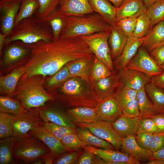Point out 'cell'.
<instances>
[{"instance_id": "cell-1", "label": "cell", "mask_w": 164, "mask_h": 164, "mask_svg": "<svg viewBox=\"0 0 164 164\" xmlns=\"http://www.w3.org/2000/svg\"><path fill=\"white\" fill-rule=\"evenodd\" d=\"M26 44L30 49V56L23 66L25 71L22 78L53 75L70 61L94 55L79 36Z\"/></svg>"}, {"instance_id": "cell-2", "label": "cell", "mask_w": 164, "mask_h": 164, "mask_svg": "<svg viewBox=\"0 0 164 164\" xmlns=\"http://www.w3.org/2000/svg\"><path fill=\"white\" fill-rule=\"evenodd\" d=\"M54 87L56 90L51 95L62 107L95 108L99 103L90 82L81 78H70Z\"/></svg>"}, {"instance_id": "cell-3", "label": "cell", "mask_w": 164, "mask_h": 164, "mask_svg": "<svg viewBox=\"0 0 164 164\" xmlns=\"http://www.w3.org/2000/svg\"><path fill=\"white\" fill-rule=\"evenodd\" d=\"M53 39V34L49 25L43 19L33 15L22 20L14 26L6 38L5 44L16 41L29 44L41 40Z\"/></svg>"}, {"instance_id": "cell-4", "label": "cell", "mask_w": 164, "mask_h": 164, "mask_svg": "<svg viewBox=\"0 0 164 164\" xmlns=\"http://www.w3.org/2000/svg\"><path fill=\"white\" fill-rule=\"evenodd\" d=\"M64 27L60 38H66L111 30L112 26L97 13L80 15H65Z\"/></svg>"}, {"instance_id": "cell-5", "label": "cell", "mask_w": 164, "mask_h": 164, "mask_svg": "<svg viewBox=\"0 0 164 164\" xmlns=\"http://www.w3.org/2000/svg\"><path fill=\"white\" fill-rule=\"evenodd\" d=\"M38 75L22 78L14 95L26 109L44 106L49 101H54V98L43 88Z\"/></svg>"}, {"instance_id": "cell-6", "label": "cell", "mask_w": 164, "mask_h": 164, "mask_svg": "<svg viewBox=\"0 0 164 164\" xmlns=\"http://www.w3.org/2000/svg\"><path fill=\"white\" fill-rule=\"evenodd\" d=\"M50 152L49 148L38 138L30 135L15 142L13 149L14 158L23 163H32Z\"/></svg>"}, {"instance_id": "cell-7", "label": "cell", "mask_w": 164, "mask_h": 164, "mask_svg": "<svg viewBox=\"0 0 164 164\" xmlns=\"http://www.w3.org/2000/svg\"><path fill=\"white\" fill-rule=\"evenodd\" d=\"M111 30L79 36L87 44L95 56L112 71L114 69L108 43Z\"/></svg>"}, {"instance_id": "cell-8", "label": "cell", "mask_w": 164, "mask_h": 164, "mask_svg": "<svg viewBox=\"0 0 164 164\" xmlns=\"http://www.w3.org/2000/svg\"><path fill=\"white\" fill-rule=\"evenodd\" d=\"M45 122L36 108L26 109L23 113L15 115L13 122L12 135L15 142L29 136V131L36 127L43 126Z\"/></svg>"}, {"instance_id": "cell-9", "label": "cell", "mask_w": 164, "mask_h": 164, "mask_svg": "<svg viewBox=\"0 0 164 164\" xmlns=\"http://www.w3.org/2000/svg\"><path fill=\"white\" fill-rule=\"evenodd\" d=\"M76 125L88 128L95 136L109 142L116 149L121 148L122 138L114 129L112 123L100 120Z\"/></svg>"}, {"instance_id": "cell-10", "label": "cell", "mask_w": 164, "mask_h": 164, "mask_svg": "<svg viewBox=\"0 0 164 164\" xmlns=\"http://www.w3.org/2000/svg\"><path fill=\"white\" fill-rule=\"evenodd\" d=\"M125 68L138 70L151 77L163 72L142 45Z\"/></svg>"}, {"instance_id": "cell-11", "label": "cell", "mask_w": 164, "mask_h": 164, "mask_svg": "<svg viewBox=\"0 0 164 164\" xmlns=\"http://www.w3.org/2000/svg\"><path fill=\"white\" fill-rule=\"evenodd\" d=\"M90 83L99 102L114 97L121 84L118 73L114 70L110 75Z\"/></svg>"}, {"instance_id": "cell-12", "label": "cell", "mask_w": 164, "mask_h": 164, "mask_svg": "<svg viewBox=\"0 0 164 164\" xmlns=\"http://www.w3.org/2000/svg\"><path fill=\"white\" fill-rule=\"evenodd\" d=\"M22 2V0H0V33L7 36L12 29Z\"/></svg>"}, {"instance_id": "cell-13", "label": "cell", "mask_w": 164, "mask_h": 164, "mask_svg": "<svg viewBox=\"0 0 164 164\" xmlns=\"http://www.w3.org/2000/svg\"><path fill=\"white\" fill-rule=\"evenodd\" d=\"M36 108L44 122H51L76 130V125L69 118L65 111L55 107L45 105Z\"/></svg>"}, {"instance_id": "cell-14", "label": "cell", "mask_w": 164, "mask_h": 164, "mask_svg": "<svg viewBox=\"0 0 164 164\" xmlns=\"http://www.w3.org/2000/svg\"><path fill=\"white\" fill-rule=\"evenodd\" d=\"M118 73L122 85L137 91L151 81V77L137 70L124 68Z\"/></svg>"}, {"instance_id": "cell-15", "label": "cell", "mask_w": 164, "mask_h": 164, "mask_svg": "<svg viewBox=\"0 0 164 164\" xmlns=\"http://www.w3.org/2000/svg\"><path fill=\"white\" fill-rule=\"evenodd\" d=\"M28 134L36 136L42 141L50 149L54 159L67 151L61 140L45 129L43 126L35 128L29 131Z\"/></svg>"}, {"instance_id": "cell-16", "label": "cell", "mask_w": 164, "mask_h": 164, "mask_svg": "<svg viewBox=\"0 0 164 164\" xmlns=\"http://www.w3.org/2000/svg\"><path fill=\"white\" fill-rule=\"evenodd\" d=\"M145 36L136 38H128L126 43L120 55L113 61L114 68L119 71L125 67L136 54L143 43Z\"/></svg>"}, {"instance_id": "cell-17", "label": "cell", "mask_w": 164, "mask_h": 164, "mask_svg": "<svg viewBox=\"0 0 164 164\" xmlns=\"http://www.w3.org/2000/svg\"><path fill=\"white\" fill-rule=\"evenodd\" d=\"M84 148L93 152L104 160L106 164L112 162H118L120 164H139L140 162L132 156L123 152L113 149H102L88 145Z\"/></svg>"}, {"instance_id": "cell-18", "label": "cell", "mask_w": 164, "mask_h": 164, "mask_svg": "<svg viewBox=\"0 0 164 164\" xmlns=\"http://www.w3.org/2000/svg\"><path fill=\"white\" fill-rule=\"evenodd\" d=\"M96 107L101 120L112 123L122 115L121 110L114 97L100 102Z\"/></svg>"}, {"instance_id": "cell-19", "label": "cell", "mask_w": 164, "mask_h": 164, "mask_svg": "<svg viewBox=\"0 0 164 164\" xmlns=\"http://www.w3.org/2000/svg\"><path fill=\"white\" fill-rule=\"evenodd\" d=\"M58 9L66 16L80 15L94 13L88 0H60Z\"/></svg>"}, {"instance_id": "cell-20", "label": "cell", "mask_w": 164, "mask_h": 164, "mask_svg": "<svg viewBox=\"0 0 164 164\" xmlns=\"http://www.w3.org/2000/svg\"><path fill=\"white\" fill-rule=\"evenodd\" d=\"M121 148L123 152L132 156L139 162L149 161L152 159L153 153L140 146L134 136L122 138Z\"/></svg>"}, {"instance_id": "cell-21", "label": "cell", "mask_w": 164, "mask_h": 164, "mask_svg": "<svg viewBox=\"0 0 164 164\" xmlns=\"http://www.w3.org/2000/svg\"><path fill=\"white\" fill-rule=\"evenodd\" d=\"M65 111L75 125L101 120L97 115L96 107H80L66 109Z\"/></svg>"}, {"instance_id": "cell-22", "label": "cell", "mask_w": 164, "mask_h": 164, "mask_svg": "<svg viewBox=\"0 0 164 164\" xmlns=\"http://www.w3.org/2000/svg\"><path fill=\"white\" fill-rule=\"evenodd\" d=\"M94 56L78 59L67 63L66 65L72 77H80L89 83Z\"/></svg>"}, {"instance_id": "cell-23", "label": "cell", "mask_w": 164, "mask_h": 164, "mask_svg": "<svg viewBox=\"0 0 164 164\" xmlns=\"http://www.w3.org/2000/svg\"><path fill=\"white\" fill-rule=\"evenodd\" d=\"M94 12L98 14L111 26L116 25L117 8L108 0H88Z\"/></svg>"}, {"instance_id": "cell-24", "label": "cell", "mask_w": 164, "mask_h": 164, "mask_svg": "<svg viewBox=\"0 0 164 164\" xmlns=\"http://www.w3.org/2000/svg\"><path fill=\"white\" fill-rule=\"evenodd\" d=\"M146 9L143 0H124L117 8V20L126 17L137 18L145 12Z\"/></svg>"}, {"instance_id": "cell-25", "label": "cell", "mask_w": 164, "mask_h": 164, "mask_svg": "<svg viewBox=\"0 0 164 164\" xmlns=\"http://www.w3.org/2000/svg\"><path fill=\"white\" fill-rule=\"evenodd\" d=\"M141 117L129 118L122 115L112 123L116 131L122 138L136 135Z\"/></svg>"}, {"instance_id": "cell-26", "label": "cell", "mask_w": 164, "mask_h": 164, "mask_svg": "<svg viewBox=\"0 0 164 164\" xmlns=\"http://www.w3.org/2000/svg\"><path fill=\"white\" fill-rule=\"evenodd\" d=\"M128 37L116 25L112 27L108 39L111 58L113 60L121 54Z\"/></svg>"}, {"instance_id": "cell-27", "label": "cell", "mask_w": 164, "mask_h": 164, "mask_svg": "<svg viewBox=\"0 0 164 164\" xmlns=\"http://www.w3.org/2000/svg\"><path fill=\"white\" fill-rule=\"evenodd\" d=\"M25 71L23 66L18 67L8 74L1 77L0 78L1 94H6L10 97L13 96L18 81L24 74Z\"/></svg>"}, {"instance_id": "cell-28", "label": "cell", "mask_w": 164, "mask_h": 164, "mask_svg": "<svg viewBox=\"0 0 164 164\" xmlns=\"http://www.w3.org/2000/svg\"><path fill=\"white\" fill-rule=\"evenodd\" d=\"M164 45V20L151 28L145 36L142 45L148 53L154 48Z\"/></svg>"}, {"instance_id": "cell-29", "label": "cell", "mask_w": 164, "mask_h": 164, "mask_svg": "<svg viewBox=\"0 0 164 164\" xmlns=\"http://www.w3.org/2000/svg\"><path fill=\"white\" fill-rule=\"evenodd\" d=\"M26 44V47L22 46V44H14L8 47L6 49L3 55V63L5 65L11 64L29 54L30 49L27 45Z\"/></svg>"}, {"instance_id": "cell-30", "label": "cell", "mask_w": 164, "mask_h": 164, "mask_svg": "<svg viewBox=\"0 0 164 164\" xmlns=\"http://www.w3.org/2000/svg\"><path fill=\"white\" fill-rule=\"evenodd\" d=\"M76 131L80 138L88 145L104 149H116L109 142L95 136L86 128L77 126Z\"/></svg>"}, {"instance_id": "cell-31", "label": "cell", "mask_w": 164, "mask_h": 164, "mask_svg": "<svg viewBox=\"0 0 164 164\" xmlns=\"http://www.w3.org/2000/svg\"><path fill=\"white\" fill-rule=\"evenodd\" d=\"M137 98L142 118H151L160 114L153 103L148 99L144 88L137 91Z\"/></svg>"}, {"instance_id": "cell-32", "label": "cell", "mask_w": 164, "mask_h": 164, "mask_svg": "<svg viewBox=\"0 0 164 164\" xmlns=\"http://www.w3.org/2000/svg\"><path fill=\"white\" fill-rule=\"evenodd\" d=\"M43 19L50 27L53 36V39L60 38L64 27L65 20V15L56 9Z\"/></svg>"}, {"instance_id": "cell-33", "label": "cell", "mask_w": 164, "mask_h": 164, "mask_svg": "<svg viewBox=\"0 0 164 164\" xmlns=\"http://www.w3.org/2000/svg\"><path fill=\"white\" fill-rule=\"evenodd\" d=\"M144 90L160 113H164V91L151 82L147 84Z\"/></svg>"}, {"instance_id": "cell-34", "label": "cell", "mask_w": 164, "mask_h": 164, "mask_svg": "<svg viewBox=\"0 0 164 164\" xmlns=\"http://www.w3.org/2000/svg\"><path fill=\"white\" fill-rule=\"evenodd\" d=\"M17 99L9 96H0V112L10 113L15 115L21 114L26 110Z\"/></svg>"}, {"instance_id": "cell-35", "label": "cell", "mask_w": 164, "mask_h": 164, "mask_svg": "<svg viewBox=\"0 0 164 164\" xmlns=\"http://www.w3.org/2000/svg\"><path fill=\"white\" fill-rule=\"evenodd\" d=\"M15 141L13 137L0 139V164L15 163L13 154V149Z\"/></svg>"}, {"instance_id": "cell-36", "label": "cell", "mask_w": 164, "mask_h": 164, "mask_svg": "<svg viewBox=\"0 0 164 164\" xmlns=\"http://www.w3.org/2000/svg\"><path fill=\"white\" fill-rule=\"evenodd\" d=\"M145 13L150 21L151 28L164 20V0H157L146 8Z\"/></svg>"}, {"instance_id": "cell-37", "label": "cell", "mask_w": 164, "mask_h": 164, "mask_svg": "<svg viewBox=\"0 0 164 164\" xmlns=\"http://www.w3.org/2000/svg\"><path fill=\"white\" fill-rule=\"evenodd\" d=\"M39 6L38 0H22L15 19L14 26L17 25L22 20L33 16Z\"/></svg>"}, {"instance_id": "cell-38", "label": "cell", "mask_w": 164, "mask_h": 164, "mask_svg": "<svg viewBox=\"0 0 164 164\" xmlns=\"http://www.w3.org/2000/svg\"><path fill=\"white\" fill-rule=\"evenodd\" d=\"M137 91L127 87L121 84L114 97L122 110L128 102L137 97Z\"/></svg>"}, {"instance_id": "cell-39", "label": "cell", "mask_w": 164, "mask_h": 164, "mask_svg": "<svg viewBox=\"0 0 164 164\" xmlns=\"http://www.w3.org/2000/svg\"><path fill=\"white\" fill-rule=\"evenodd\" d=\"M111 73L104 63L94 56L91 70L90 81H97L110 75Z\"/></svg>"}, {"instance_id": "cell-40", "label": "cell", "mask_w": 164, "mask_h": 164, "mask_svg": "<svg viewBox=\"0 0 164 164\" xmlns=\"http://www.w3.org/2000/svg\"><path fill=\"white\" fill-rule=\"evenodd\" d=\"M61 141L67 151L80 149L88 145L82 141L77 133H68L63 137Z\"/></svg>"}, {"instance_id": "cell-41", "label": "cell", "mask_w": 164, "mask_h": 164, "mask_svg": "<svg viewBox=\"0 0 164 164\" xmlns=\"http://www.w3.org/2000/svg\"><path fill=\"white\" fill-rule=\"evenodd\" d=\"M15 115L10 113L0 112V138L12 135L13 122Z\"/></svg>"}, {"instance_id": "cell-42", "label": "cell", "mask_w": 164, "mask_h": 164, "mask_svg": "<svg viewBox=\"0 0 164 164\" xmlns=\"http://www.w3.org/2000/svg\"><path fill=\"white\" fill-rule=\"evenodd\" d=\"M39 6L34 15L43 19L56 9L60 0H38Z\"/></svg>"}, {"instance_id": "cell-43", "label": "cell", "mask_w": 164, "mask_h": 164, "mask_svg": "<svg viewBox=\"0 0 164 164\" xmlns=\"http://www.w3.org/2000/svg\"><path fill=\"white\" fill-rule=\"evenodd\" d=\"M151 29L149 20L145 12L137 18L133 36L136 38L144 37Z\"/></svg>"}, {"instance_id": "cell-44", "label": "cell", "mask_w": 164, "mask_h": 164, "mask_svg": "<svg viewBox=\"0 0 164 164\" xmlns=\"http://www.w3.org/2000/svg\"><path fill=\"white\" fill-rule=\"evenodd\" d=\"M43 127L61 140L64 136L68 133H77L76 130L57 125L51 122H45Z\"/></svg>"}, {"instance_id": "cell-45", "label": "cell", "mask_w": 164, "mask_h": 164, "mask_svg": "<svg viewBox=\"0 0 164 164\" xmlns=\"http://www.w3.org/2000/svg\"><path fill=\"white\" fill-rule=\"evenodd\" d=\"M137 18L126 17L117 20L116 25L128 38L133 36Z\"/></svg>"}, {"instance_id": "cell-46", "label": "cell", "mask_w": 164, "mask_h": 164, "mask_svg": "<svg viewBox=\"0 0 164 164\" xmlns=\"http://www.w3.org/2000/svg\"><path fill=\"white\" fill-rule=\"evenodd\" d=\"M75 164H106L105 161L97 155L84 148Z\"/></svg>"}, {"instance_id": "cell-47", "label": "cell", "mask_w": 164, "mask_h": 164, "mask_svg": "<svg viewBox=\"0 0 164 164\" xmlns=\"http://www.w3.org/2000/svg\"><path fill=\"white\" fill-rule=\"evenodd\" d=\"M72 77L66 65L48 80L47 84L50 86L54 87Z\"/></svg>"}, {"instance_id": "cell-48", "label": "cell", "mask_w": 164, "mask_h": 164, "mask_svg": "<svg viewBox=\"0 0 164 164\" xmlns=\"http://www.w3.org/2000/svg\"><path fill=\"white\" fill-rule=\"evenodd\" d=\"M81 150L70 151L68 153H63L53 161L54 164H75L79 157L82 153Z\"/></svg>"}, {"instance_id": "cell-49", "label": "cell", "mask_w": 164, "mask_h": 164, "mask_svg": "<svg viewBox=\"0 0 164 164\" xmlns=\"http://www.w3.org/2000/svg\"><path fill=\"white\" fill-rule=\"evenodd\" d=\"M121 111L122 115L128 118L141 117L137 97L128 102Z\"/></svg>"}, {"instance_id": "cell-50", "label": "cell", "mask_w": 164, "mask_h": 164, "mask_svg": "<svg viewBox=\"0 0 164 164\" xmlns=\"http://www.w3.org/2000/svg\"><path fill=\"white\" fill-rule=\"evenodd\" d=\"M138 130L153 134L160 132L151 118H142L139 121Z\"/></svg>"}, {"instance_id": "cell-51", "label": "cell", "mask_w": 164, "mask_h": 164, "mask_svg": "<svg viewBox=\"0 0 164 164\" xmlns=\"http://www.w3.org/2000/svg\"><path fill=\"white\" fill-rule=\"evenodd\" d=\"M153 134L138 130L135 136V140L140 146L145 149L149 150Z\"/></svg>"}, {"instance_id": "cell-52", "label": "cell", "mask_w": 164, "mask_h": 164, "mask_svg": "<svg viewBox=\"0 0 164 164\" xmlns=\"http://www.w3.org/2000/svg\"><path fill=\"white\" fill-rule=\"evenodd\" d=\"M164 148V132L154 134L149 150L153 153Z\"/></svg>"}, {"instance_id": "cell-53", "label": "cell", "mask_w": 164, "mask_h": 164, "mask_svg": "<svg viewBox=\"0 0 164 164\" xmlns=\"http://www.w3.org/2000/svg\"><path fill=\"white\" fill-rule=\"evenodd\" d=\"M149 53L151 57L159 66L164 62V45L154 48Z\"/></svg>"}, {"instance_id": "cell-54", "label": "cell", "mask_w": 164, "mask_h": 164, "mask_svg": "<svg viewBox=\"0 0 164 164\" xmlns=\"http://www.w3.org/2000/svg\"><path fill=\"white\" fill-rule=\"evenodd\" d=\"M151 118L154 121L160 132H164V113L159 114Z\"/></svg>"}, {"instance_id": "cell-55", "label": "cell", "mask_w": 164, "mask_h": 164, "mask_svg": "<svg viewBox=\"0 0 164 164\" xmlns=\"http://www.w3.org/2000/svg\"><path fill=\"white\" fill-rule=\"evenodd\" d=\"M151 82L157 87L164 89V71L161 74L152 77Z\"/></svg>"}, {"instance_id": "cell-56", "label": "cell", "mask_w": 164, "mask_h": 164, "mask_svg": "<svg viewBox=\"0 0 164 164\" xmlns=\"http://www.w3.org/2000/svg\"><path fill=\"white\" fill-rule=\"evenodd\" d=\"M42 158L43 160L44 164H53L54 159L51 152L44 155Z\"/></svg>"}, {"instance_id": "cell-57", "label": "cell", "mask_w": 164, "mask_h": 164, "mask_svg": "<svg viewBox=\"0 0 164 164\" xmlns=\"http://www.w3.org/2000/svg\"><path fill=\"white\" fill-rule=\"evenodd\" d=\"M160 159L164 160V148L153 153L152 159Z\"/></svg>"}, {"instance_id": "cell-58", "label": "cell", "mask_w": 164, "mask_h": 164, "mask_svg": "<svg viewBox=\"0 0 164 164\" xmlns=\"http://www.w3.org/2000/svg\"><path fill=\"white\" fill-rule=\"evenodd\" d=\"M7 35L5 34L0 33V55L2 54V49L3 46L5 44V40Z\"/></svg>"}, {"instance_id": "cell-59", "label": "cell", "mask_w": 164, "mask_h": 164, "mask_svg": "<svg viewBox=\"0 0 164 164\" xmlns=\"http://www.w3.org/2000/svg\"><path fill=\"white\" fill-rule=\"evenodd\" d=\"M146 164H164V160L160 159H154L149 160Z\"/></svg>"}, {"instance_id": "cell-60", "label": "cell", "mask_w": 164, "mask_h": 164, "mask_svg": "<svg viewBox=\"0 0 164 164\" xmlns=\"http://www.w3.org/2000/svg\"><path fill=\"white\" fill-rule=\"evenodd\" d=\"M115 7L118 8L124 0H108Z\"/></svg>"}, {"instance_id": "cell-61", "label": "cell", "mask_w": 164, "mask_h": 164, "mask_svg": "<svg viewBox=\"0 0 164 164\" xmlns=\"http://www.w3.org/2000/svg\"><path fill=\"white\" fill-rule=\"evenodd\" d=\"M157 0H143L145 6L147 8L153 4Z\"/></svg>"}, {"instance_id": "cell-62", "label": "cell", "mask_w": 164, "mask_h": 164, "mask_svg": "<svg viewBox=\"0 0 164 164\" xmlns=\"http://www.w3.org/2000/svg\"><path fill=\"white\" fill-rule=\"evenodd\" d=\"M32 164H44L43 160L42 158H39L34 161Z\"/></svg>"}, {"instance_id": "cell-63", "label": "cell", "mask_w": 164, "mask_h": 164, "mask_svg": "<svg viewBox=\"0 0 164 164\" xmlns=\"http://www.w3.org/2000/svg\"><path fill=\"white\" fill-rule=\"evenodd\" d=\"M161 68L164 71V62L160 66Z\"/></svg>"}]
</instances>
